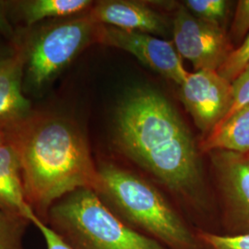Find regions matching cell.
<instances>
[{
	"instance_id": "cell-10",
	"label": "cell",
	"mask_w": 249,
	"mask_h": 249,
	"mask_svg": "<svg viewBox=\"0 0 249 249\" xmlns=\"http://www.w3.org/2000/svg\"><path fill=\"white\" fill-rule=\"evenodd\" d=\"M88 15L95 24L124 31L160 36H166L168 32L165 18L147 5L137 1H100Z\"/></svg>"
},
{
	"instance_id": "cell-6",
	"label": "cell",
	"mask_w": 249,
	"mask_h": 249,
	"mask_svg": "<svg viewBox=\"0 0 249 249\" xmlns=\"http://www.w3.org/2000/svg\"><path fill=\"white\" fill-rule=\"evenodd\" d=\"M225 235L249 234V152H209Z\"/></svg>"
},
{
	"instance_id": "cell-22",
	"label": "cell",
	"mask_w": 249,
	"mask_h": 249,
	"mask_svg": "<svg viewBox=\"0 0 249 249\" xmlns=\"http://www.w3.org/2000/svg\"><path fill=\"white\" fill-rule=\"evenodd\" d=\"M0 34L8 36L12 35V28L10 26L8 19L5 16L1 2H0Z\"/></svg>"
},
{
	"instance_id": "cell-11",
	"label": "cell",
	"mask_w": 249,
	"mask_h": 249,
	"mask_svg": "<svg viewBox=\"0 0 249 249\" xmlns=\"http://www.w3.org/2000/svg\"><path fill=\"white\" fill-rule=\"evenodd\" d=\"M24 64L21 55L0 61V127L7 133L33 116L21 89Z\"/></svg>"
},
{
	"instance_id": "cell-13",
	"label": "cell",
	"mask_w": 249,
	"mask_h": 249,
	"mask_svg": "<svg viewBox=\"0 0 249 249\" xmlns=\"http://www.w3.org/2000/svg\"><path fill=\"white\" fill-rule=\"evenodd\" d=\"M199 150L208 153L213 151L249 152V105L206 135Z\"/></svg>"
},
{
	"instance_id": "cell-18",
	"label": "cell",
	"mask_w": 249,
	"mask_h": 249,
	"mask_svg": "<svg viewBox=\"0 0 249 249\" xmlns=\"http://www.w3.org/2000/svg\"><path fill=\"white\" fill-rule=\"evenodd\" d=\"M197 237L209 249H249V234L225 235L200 231Z\"/></svg>"
},
{
	"instance_id": "cell-23",
	"label": "cell",
	"mask_w": 249,
	"mask_h": 249,
	"mask_svg": "<svg viewBox=\"0 0 249 249\" xmlns=\"http://www.w3.org/2000/svg\"><path fill=\"white\" fill-rule=\"evenodd\" d=\"M8 141H9L8 133H7L4 129H2V128L0 127V147H1L2 145H4L5 143L8 142Z\"/></svg>"
},
{
	"instance_id": "cell-19",
	"label": "cell",
	"mask_w": 249,
	"mask_h": 249,
	"mask_svg": "<svg viewBox=\"0 0 249 249\" xmlns=\"http://www.w3.org/2000/svg\"><path fill=\"white\" fill-rule=\"evenodd\" d=\"M249 34V0L237 2L231 21L230 34L228 35L232 46L244 42Z\"/></svg>"
},
{
	"instance_id": "cell-9",
	"label": "cell",
	"mask_w": 249,
	"mask_h": 249,
	"mask_svg": "<svg viewBox=\"0 0 249 249\" xmlns=\"http://www.w3.org/2000/svg\"><path fill=\"white\" fill-rule=\"evenodd\" d=\"M180 99L198 129L208 135L222 122L231 104V82L215 71L189 73Z\"/></svg>"
},
{
	"instance_id": "cell-12",
	"label": "cell",
	"mask_w": 249,
	"mask_h": 249,
	"mask_svg": "<svg viewBox=\"0 0 249 249\" xmlns=\"http://www.w3.org/2000/svg\"><path fill=\"white\" fill-rule=\"evenodd\" d=\"M0 210L19 215L30 223L36 216L27 201L18 152L9 140L0 147Z\"/></svg>"
},
{
	"instance_id": "cell-2",
	"label": "cell",
	"mask_w": 249,
	"mask_h": 249,
	"mask_svg": "<svg viewBox=\"0 0 249 249\" xmlns=\"http://www.w3.org/2000/svg\"><path fill=\"white\" fill-rule=\"evenodd\" d=\"M18 152L27 201L45 223L49 210L80 188L94 189L97 167L80 129L54 116H32L8 132Z\"/></svg>"
},
{
	"instance_id": "cell-4",
	"label": "cell",
	"mask_w": 249,
	"mask_h": 249,
	"mask_svg": "<svg viewBox=\"0 0 249 249\" xmlns=\"http://www.w3.org/2000/svg\"><path fill=\"white\" fill-rule=\"evenodd\" d=\"M46 223L72 249H167L124 224L91 188L55 202Z\"/></svg>"
},
{
	"instance_id": "cell-3",
	"label": "cell",
	"mask_w": 249,
	"mask_h": 249,
	"mask_svg": "<svg viewBox=\"0 0 249 249\" xmlns=\"http://www.w3.org/2000/svg\"><path fill=\"white\" fill-rule=\"evenodd\" d=\"M97 174L93 190L128 227L169 249H197V235L150 182L109 162L97 167Z\"/></svg>"
},
{
	"instance_id": "cell-16",
	"label": "cell",
	"mask_w": 249,
	"mask_h": 249,
	"mask_svg": "<svg viewBox=\"0 0 249 249\" xmlns=\"http://www.w3.org/2000/svg\"><path fill=\"white\" fill-rule=\"evenodd\" d=\"M185 7L197 18L223 27L227 17L229 2L224 0H187Z\"/></svg>"
},
{
	"instance_id": "cell-15",
	"label": "cell",
	"mask_w": 249,
	"mask_h": 249,
	"mask_svg": "<svg viewBox=\"0 0 249 249\" xmlns=\"http://www.w3.org/2000/svg\"><path fill=\"white\" fill-rule=\"evenodd\" d=\"M29 223L19 215L0 210V249H24L22 239Z\"/></svg>"
},
{
	"instance_id": "cell-21",
	"label": "cell",
	"mask_w": 249,
	"mask_h": 249,
	"mask_svg": "<svg viewBox=\"0 0 249 249\" xmlns=\"http://www.w3.org/2000/svg\"><path fill=\"white\" fill-rule=\"evenodd\" d=\"M31 223L36 225L39 231L42 232L46 242L47 249H72L55 231L52 230L42 220H40L37 216L33 218Z\"/></svg>"
},
{
	"instance_id": "cell-8",
	"label": "cell",
	"mask_w": 249,
	"mask_h": 249,
	"mask_svg": "<svg viewBox=\"0 0 249 249\" xmlns=\"http://www.w3.org/2000/svg\"><path fill=\"white\" fill-rule=\"evenodd\" d=\"M95 40L133 54L152 71L179 86L185 82L189 74L173 42L149 34L124 31L107 25L97 26Z\"/></svg>"
},
{
	"instance_id": "cell-14",
	"label": "cell",
	"mask_w": 249,
	"mask_h": 249,
	"mask_svg": "<svg viewBox=\"0 0 249 249\" xmlns=\"http://www.w3.org/2000/svg\"><path fill=\"white\" fill-rule=\"evenodd\" d=\"M89 0H30L19 4L28 26L47 18L69 17L91 6Z\"/></svg>"
},
{
	"instance_id": "cell-7",
	"label": "cell",
	"mask_w": 249,
	"mask_h": 249,
	"mask_svg": "<svg viewBox=\"0 0 249 249\" xmlns=\"http://www.w3.org/2000/svg\"><path fill=\"white\" fill-rule=\"evenodd\" d=\"M173 44L180 56L197 71H218L234 49L223 27L197 18L185 6L175 14Z\"/></svg>"
},
{
	"instance_id": "cell-20",
	"label": "cell",
	"mask_w": 249,
	"mask_h": 249,
	"mask_svg": "<svg viewBox=\"0 0 249 249\" xmlns=\"http://www.w3.org/2000/svg\"><path fill=\"white\" fill-rule=\"evenodd\" d=\"M248 105H249V65L231 82V107L220 124Z\"/></svg>"
},
{
	"instance_id": "cell-1",
	"label": "cell",
	"mask_w": 249,
	"mask_h": 249,
	"mask_svg": "<svg viewBox=\"0 0 249 249\" xmlns=\"http://www.w3.org/2000/svg\"><path fill=\"white\" fill-rule=\"evenodd\" d=\"M118 148L161 185L188 200L201 198L202 163L187 125L155 89L134 88L120 101L115 121Z\"/></svg>"
},
{
	"instance_id": "cell-17",
	"label": "cell",
	"mask_w": 249,
	"mask_h": 249,
	"mask_svg": "<svg viewBox=\"0 0 249 249\" xmlns=\"http://www.w3.org/2000/svg\"><path fill=\"white\" fill-rule=\"evenodd\" d=\"M249 65V34L239 46L234 48L218 71L224 79L232 82Z\"/></svg>"
},
{
	"instance_id": "cell-5",
	"label": "cell",
	"mask_w": 249,
	"mask_h": 249,
	"mask_svg": "<svg viewBox=\"0 0 249 249\" xmlns=\"http://www.w3.org/2000/svg\"><path fill=\"white\" fill-rule=\"evenodd\" d=\"M98 24L89 15L55 22L42 29L28 50L27 82L43 89L95 40Z\"/></svg>"
}]
</instances>
